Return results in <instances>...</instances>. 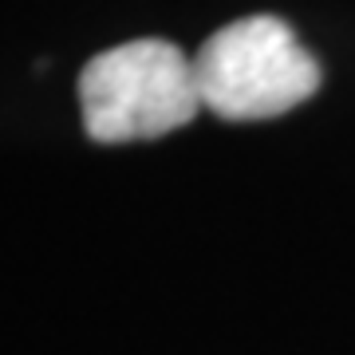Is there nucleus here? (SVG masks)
I'll list each match as a JSON object with an SVG mask.
<instances>
[{
    "instance_id": "nucleus-1",
    "label": "nucleus",
    "mask_w": 355,
    "mask_h": 355,
    "mask_svg": "<svg viewBox=\"0 0 355 355\" xmlns=\"http://www.w3.org/2000/svg\"><path fill=\"white\" fill-rule=\"evenodd\" d=\"M202 107L229 123L277 119L324 83L316 55L280 16H245L217 28L193 55Z\"/></svg>"
},
{
    "instance_id": "nucleus-2",
    "label": "nucleus",
    "mask_w": 355,
    "mask_h": 355,
    "mask_svg": "<svg viewBox=\"0 0 355 355\" xmlns=\"http://www.w3.org/2000/svg\"><path fill=\"white\" fill-rule=\"evenodd\" d=\"M79 107L95 142L162 139L202 111L193 60L178 44L154 36L107 48L79 76Z\"/></svg>"
}]
</instances>
